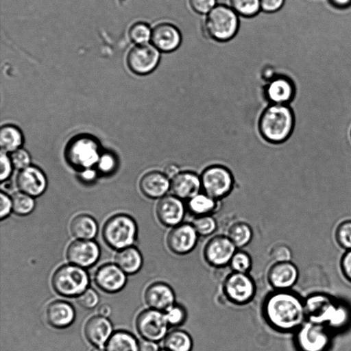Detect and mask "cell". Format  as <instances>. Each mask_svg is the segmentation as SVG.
Returning <instances> with one entry per match:
<instances>
[{"mask_svg":"<svg viewBox=\"0 0 351 351\" xmlns=\"http://www.w3.org/2000/svg\"><path fill=\"white\" fill-rule=\"evenodd\" d=\"M0 217H6L12 210V199L3 192L0 194Z\"/></svg>","mask_w":351,"mask_h":351,"instance_id":"cell-48","label":"cell"},{"mask_svg":"<svg viewBox=\"0 0 351 351\" xmlns=\"http://www.w3.org/2000/svg\"><path fill=\"white\" fill-rule=\"evenodd\" d=\"M106 351H139L136 339L129 332L118 331L110 338Z\"/></svg>","mask_w":351,"mask_h":351,"instance_id":"cell-32","label":"cell"},{"mask_svg":"<svg viewBox=\"0 0 351 351\" xmlns=\"http://www.w3.org/2000/svg\"><path fill=\"white\" fill-rule=\"evenodd\" d=\"M330 342V330L322 324L306 321L295 331L294 343L298 351H327Z\"/></svg>","mask_w":351,"mask_h":351,"instance_id":"cell-8","label":"cell"},{"mask_svg":"<svg viewBox=\"0 0 351 351\" xmlns=\"http://www.w3.org/2000/svg\"><path fill=\"white\" fill-rule=\"evenodd\" d=\"M136 224L130 216L119 214L111 217L104 224L105 241L112 248L124 249L131 245L136 238Z\"/></svg>","mask_w":351,"mask_h":351,"instance_id":"cell-6","label":"cell"},{"mask_svg":"<svg viewBox=\"0 0 351 351\" xmlns=\"http://www.w3.org/2000/svg\"><path fill=\"white\" fill-rule=\"evenodd\" d=\"M159 351H167V350H165V349H163V350H159Z\"/></svg>","mask_w":351,"mask_h":351,"instance_id":"cell-56","label":"cell"},{"mask_svg":"<svg viewBox=\"0 0 351 351\" xmlns=\"http://www.w3.org/2000/svg\"><path fill=\"white\" fill-rule=\"evenodd\" d=\"M227 236L237 249L242 248L251 242L253 230L248 223L237 221L232 223L228 228Z\"/></svg>","mask_w":351,"mask_h":351,"instance_id":"cell-33","label":"cell"},{"mask_svg":"<svg viewBox=\"0 0 351 351\" xmlns=\"http://www.w3.org/2000/svg\"><path fill=\"white\" fill-rule=\"evenodd\" d=\"M262 315L267 325L280 332L298 330L306 321L304 301L291 290H274L265 298Z\"/></svg>","mask_w":351,"mask_h":351,"instance_id":"cell-1","label":"cell"},{"mask_svg":"<svg viewBox=\"0 0 351 351\" xmlns=\"http://www.w3.org/2000/svg\"><path fill=\"white\" fill-rule=\"evenodd\" d=\"M92 351H105L101 347H97L92 350Z\"/></svg>","mask_w":351,"mask_h":351,"instance_id":"cell-55","label":"cell"},{"mask_svg":"<svg viewBox=\"0 0 351 351\" xmlns=\"http://www.w3.org/2000/svg\"><path fill=\"white\" fill-rule=\"evenodd\" d=\"M267 278L274 290H290L298 280L299 271L291 261L275 262L269 268Z\"/></svg>","mask_w":351,"mask_h":351,"instance_id":"cell-18","label":"cell"},{"mask_svg":"<svg viewBox=\"0 0 351 351\" xmlns=\"http://www.w3.org/2000/svg\"><path fill=\"white\" fill-rule=\"evenodd\" d=\"M199 237L192 223L182 222L171 228L167 236L166 243L171 252L183 256L195 248Z\"/></svg>","mask_w":351,"mask_h":351,"instance_id":"cell-13","label":"cell"},{"mask_svg":"<svg viewBox=\"0 0 351 351\" xmlns=\"http://www.w3.org/2000/svg\"><path fill=\"white\" fill-rule=\"evenodd\" d=\"M239 15L228 5L217 4L206 15L203 29L207 36L217 42H227L232 39L239 28Z\"/></svg>","mask_w":351,"mask_h":351,"instance_id":"cell-4","label":"cell"},{"mask_svg":"<svg viewBox=\"0 0 351 351\" xmlns=\"http://www.w3.org/2000/svg\"><path fill=\"white\" fill-rule=\"evenodd\" d=\"M176 298L173 288L163 282L152 283L145 293V300L147 306L162 312L176 303Z\"/></svg>","mask_w":351,"mask_h":351,"instance_id":"cell-22","label":"cell"},{"mask_svg":"<svg viewBox=\"0 0 351 351\" xmlns=\"http://www.w3.org/2000/svg\"><path fill=\"white\" fill-rule=\"evenodd\" d=\"M160 53L152 43L136 45L128 53L127 65L136 75L149 74L158 66Z\"/></svg>","mask_w":351,"mask_h":351,"instance_id":"cell-11","label":"cell"},{"mask_svg":"<svg viewBox=\"0 0 351 351\" xmlns=\"http://www.w3.org/2000/svg\"><path fill=\"white\" fill-rule=\"evenodd\" d=\"M117 265L128 274L138 271L142 266L143 258L139 251L133 247L122 249L115 257Z\"/></svg>","mask_w":351,"mask_h":351,"instance_id":"cell-29","label":"cell"},{"mask_svg":"<svg viewBox=\"0 0 351 351\" xmlns=\"http://www.w3.org/2000/svg\"><path fill=\"white\" fill-rule=\"evenodd\" d=\"M70 229L75 238L90 239L97 234V225L92 217L82 214L75 216L72 219Z\"/></svg>","mask_w":351,"mask_h":351,"instance_id":"cell-28","label":"cell"},{"mask_svg":"<svg viewBox=\"0 0 351 351\" xmlns=\"http://www.w3.org/2000/svg\"><path fill=\"white\" fill-rule=\"evenodd\" d=\"M202 191L200 174L191 170H181L170 180V193L186 202Z\"/></svg>","mask_w":351,"mask_h":351,"instance_id":"cell-19","label":"cell"},{"mask_svg":"<svg viewBox=\"0 0 351 351\" xmlns=\"http://www.w3.org/2000/svg\"><path fill=\"white\" fill-rule=\"evenodd\" d=\"M16 184L20 191L37 197L45 192L47 181L42 170L29 165L20 170L16 177Z\"/></svg>","mask_w":351,"mask_h":351,"instance_id":"cell-20","label":"cell"},{"mask_svg":"<svg viewBox=\"0 0 351 351\" xmlns=\"http://www.w3.org/2000/svg\"><path fill=\"white\" fill-rule=\"evenodd\" d=\"M13 167L22 170L29 166L31 158L29 154L24 149L19 148L12 152L10 156Z\"/></svg>","mask_w":351,"mask_h":351,"instance_id":"cell-41","label":"cell"},{"mask_svg":"<svg viewBox=\"0 0 351 351\" xmlns=\"http://www.w3.org/2000/svg\"><path fill=\"white\" fill-rule=\"evenodd\" d=\"M81 176L86 181H90L92 180L95 177V172L93 171L90 168L84 169Z\"/></svg>","mask_w":351,"mask_h":351,"instance_id":"cell-53","label":"cell"},{"mask_svg":"<svg viewBox=\"0 0 351 351\" xmlns=\"http://www.w3.org/2000/svg\"><path fill=\"white\" fill-rule=\"evenodd\" d=\"M67 258L75 265L87 267L93 265L99 256L97 244L88 240L75 241L70 244L66 252Z\"/></svg>","mask_w":351,"mask_h":351,"instance_id":"cell-21","label":"cell"},{"mask_svg":"<svg viewBox=\"0 0 351 351\" xmlns=\"http://www.w3.org/2000/svg\"><path fill=\"white\" fill-rule=\"evenodd\" d=\"M330 3L336 8L346 9L351 6V0H328Z\"/></svg>","mask_w":351,"mask_h":351,"instance_id":"cell-52","label":"cell"},{"mask_svg":"<svg viewBox=\"0 0 351 351\" xmlns=\"http://www.w3.org/2000/svg\"><path fill=\"white\" fill-rule=\"evenodd\" d=\"M77 302L82 307L90 309L98 304L99 297L94 290L88 289L78 296Z\"/></svg>","mask_w":351,"mask_h":351,"instance_id":"cell-44","label":"cell"},{"mask_svg":"<svg viewBox=\"0 0 351 351\" xmlns=\"http://www.w3.org/2000/svg\"><path fill=\"white\" fill-rule=\"evenodd\" d=\"M295 117L289 105L268 104L258 119L261 138L275 145L285 143L293 133Z\"/></svg>","mask_w":351,"mask_h":351,"instance_id":"cell-3","label":"cell"},{"mask_svg":"<svg viewBox=\"0 0 351 351\" xmlns=\"http://www.w3.org/2000/svg\"><path fill=\"white\" fill-rule=\"evenodd\" d=\"M139 188L150 199H160L170 193V180L163 171L152 170L141 178Z\"/></svg>","mask_w":351,"mask_h":351,"instance_id":"cell-23","label":"cell"},{"mask_svg":"<svg viewBox=\"0 0 351 351\" xmlns=\"http://www.w3.org/2000/svg\"><path fill=\"white\" fill-rule=\"evenodd\" d=\"M285 0H260L261 10L266 13H274L284 5Z\"/></svg>","mask_w":351,"mask_h":351,"instance_id":"cell-47","label":"cell"},{"mask_svg":"<svg viewBox=\"0 0 351 351\" xmlns=\"http://www.w3.org/2000/svg\"><path fill=\"white\" fill-rule=\"evenodd\" d=\"M191 223L199 237L210 236L217 228V221L213 215L194 217Z\"/></svg>","mask_w":351,"mask_h":351,"instance_id":"cell-37","label":"cell"},{"mask_svg":"<svg viewBox=\"0 0 351 351\" xmlns=\"http://www.w3.org/2000/svg\"><path fill=\"white\" fill-rule=\"evenodd\" d=\"M84 332L91 343L101 347L110 336L112 326L106 317L100 315L95 316L88 320Z\"/></svg>","mask_w":351,"mask_h":351,"instance_id":"cell-25","label":"cell"},{"mask_svg":"<svg viewBox=\"0 0 351 351\" xmlns=\"http://www.w3.org/2000/svg\"><path fill=\"white\" fill-rule=\"evenodd\" d=\"M341 268L344 276L351 282V250H348L342 256Z\"/></svg>","mask_w":351,"mask_h":351,"instance_id":"cell-49","label":"cell"},{"mask_svg":"<svg viewBox=\"0 0 351 351\" xmlns=\"http://www.w3.org/2000/svg\"><path fill=\"white\" fill-rule=\"evenodd\" d=\"M271 256L275 262L291 261L292 252L287 245L278 244L272 249Z\"/></svg>","mask_w":351,"mask_h":351,"instance_id":"cell-45","label":"cell"},{"mask_svg":"<svg viewBox=\"0 0 351 351\" xmlns=\"http://www.w3.org/2000/svg\"><path fill=\"white\" fill-rule=\"evenodd\" d=\"M308 321L326 326L330 331L341 330L350 320L347 306L324 292L311 293L304 300Z\"/></svg>","mask_w":351,"mask_h":351,"instance_id":"cell-2","label":"cell"},{"mask_svg":"<svg viewBox=\"0 0 351 351\" xmlns=\"http://www.w3.org/2000/svg\"><path fill=\"white\" fill-rule=\"evenodd\" d=\"M151 43L160 52L170 53L181 45L182 34L173 23L160 22L152 29Z\"/></svg>","mask_w":351,"mask_h":351,"instance_id":"cell-17","label":"cell"},{"mask_svg":"<svg viewBox=\"0 0 351 351\" xmlns=\"http://www.w3.org/2000/svg\"><path fill=\"white\" fill-rule=\"evenodd\" d=\"M335 237L339 245L347 251L351 250V219L341 221L336 228Z\"/></svg>","mask_w":351,"mask_h":351,"instance_id":"cell-40","label":"cell"},{"mask_svg":"<svg viewBox=\"0 0 351 351\" xmlns=\"http://www.w3.org/2000/svg\"><path fill=\"white\" fill-rule=\"evenodd\" d=\"M263 92L268 104L289 105L294 98L295 86L289 75L280 73L267 81Z\"/></svg>","mask_w":351,"mask_h":351,"instance_id":"cell-15","label":"cell"},{"mask_svg":"<svg viewBox=\"0 0 351 351\" xmlns=\"http://www.w3.org/2000/svg\"><path fill=\"white\" fill-rule=\"evenodd\" d=\"M136 328L145 340L158 342L165 339L170 327L165 312L149 308L138 315Z\"/></svg>","mask_w":351,"mask_h":351,"instance_id":"cell-12","label":"cell"},{"mask_svg":"<svg viewBox=\"0 0 351 351\" xmlns=\"http://www.w3.org/2000/svg\"><path fill=\"white\" fill-rule=\"evenodd\" d=\"M86 272L77 265H66L58 268L52 278V286L60 295L73 297L82 294L88 285Z\"/></svg>","mask_w":351,"mask_h":351,"instance_id":"cell-7","label":"cell"},{"mask_svg":"<svg viewBox=\"0 0 351 351\" xmlns=\"http://www.w3.org/2000/svg\"><path fill=\"white\" fill-rule=\"evenodd\" d=\"M11 199L12 210L17 215H26L34 208L35 201L33 197L21 191L14 193Z\"/></svg>","mask_w":351,"mask_h":351,"instance_id":"cell-35","label":"cell"},{"mask_svg":"<svg viewBox=\"0 0 351 351\" xmlns=\"http://www.w3.org/2000/svg\"><path fill=\"white\" fill-rule=\"evenodd\" d=\"M23 142L21 131L12 125H5L0 130V145L5 152H13L20 148Z\"/></svg>","mask_w":351,"mask_h":351,"instance_id":"cell-31","label":"cell"},{"mask_svg":"<svg viewBox=\"0 0 351 351\" xmlns=\"http://www.w3.org/2000/svg\"><path fill=\"white\" fill-rule=\"evenodd\" d=\"M237 251V247L227 235H216L209 239L204 246L203 255L211 267L221 268L229 265L230 260Z\"/></svg>","mask_w":351,"mask_h":351,"instance_id":"cell-14","label":"cell"},{"mask_svg":"<svg viewBox=\"0 0 351 351\" xmlns=\"http://www.w3.org/2000/svg\"><path fill=\"white\" fill-rule=\"evenodd\" d=\"M152 29L147 23L136 22L129 29L130 38L136 45L148 43L151 40Z\"/></svg>","mask_w":351,"mask_h":351,"instance_id":"cell-36","label":"cell"},{"mask_svg":"<svg viewBox=\"0 0 351 351\" xmlns=\"http://www.w3.org/2000/svg\"><path fill=\"white\" fill-rule=\"evenodd\" d=\"M139 351H159L156 342L145 340L139 343Z\"/></svg>","mask_w":351,"mask_h":351,"instance_id":"cell-51","label":"cell"},{"mask_svg":"<svg viewBox=\"0 0 351 351\" xmlns=\"http://www.w3.org/2000/svg\"><path fill=\"white\" fill-rule=\"evenodd\" d=\"M0 162H1V174L0 179L1 182L6 180L11 175L12 170V164L10 159L6 152L1 150L0 154Z\"/></svg>","mask_w":351,"mask_h":351,"instance_id":"cell-46","label":"cell"},{"mask_svg":"<svg viewBox=\"0 0 351 351\" xmlns=\"http://www.w3.org/2000/svg\"><path fill=\"white\" fill-rule=\"evenodd\" d=\"M202 191L221 201L232 191L235 180L231 170L221 164H213L205 167L200 173Z\"/></svg>","mask_w":351,"mask_h":351,"instance_id":"cell-5","label":"cell"},{"mask_svg":"<svg viewBox=\"0 0 351 351\" xmlns=\"http://www.w3.org/2000/svg\"><path fill=\"white\" fill-rule=\"evenodd\" d=\"M98 312L100 316L106 317L110 315L111 308L108 304H103L99 308Z\"/></svg>","mask_w":351,"mask_h":351,"instance_id":"cell-54","label":"cell"},{"mask_svg":"<svg viewBox=\"0 0 351 351\" xmlns=\"http://www.w3.org/2000/svg\"><path fill=\"white\" fill-rule=\"evenodd\" d=\"M220 201L201 191L185 202L187 213L194 217L213 215L219 207Z\"/></svg>","mask_w":351,"mask_h":351,"instance_id":"cell-26","label":"cell"},{"mask_svg":"<svg viewBox=\"0 0 351 351\" xmlns=\"http://www.w3.org/2000/svg\"><path fill=\"white\" fill-rule=\"evenodd\" d=\"M163 344L167 351H191L193 343L188 332L176 328L169 331Z\"/></svg>","mask_w":351,"mask_h":351,"instance_id":"cell-30","label":"cell"},{"mask_svg":"<svg viewBox=\"0 0 351 351\" xmlns=\"http://www.w3.org/2000/svg\"><path fill=\"white\" fill-rule=\"evenodd\" d=\"M181 169L180 167L176 165L175 163H169L163 169L164 173L167 176V178L171 180L176 175H177Z\"/></svg>","mask_w":351,"mask_h":351,"instance_id":"cell-50","label":"cell"},{"mask_svg":"<svg viewBox=\"0 0 351 351\" xmlns=\"http://www.w3.org/2000/svg\"><path fill=\"white\" fill-rule=\"evenodd\" d=\"M226 299L235 305H245L254 298L256 286L249 274L232 271L225 278L222 285Z\"/></svg>","mask_w":351,"mask_h":351,"instance_id":"cell-10","label":"cell"},{"mask_svg":"<svg viewBox=\"0 0 351 351\" xmlns=\"http://www.w3.org/2000/svg\"><path fill=\"white\" fill-rule=\"evenodd\" d=\"M186 213L185 202L171 193L159 199L156 207L159 222L170 228L184 222Z\"/></svg>","mask_w":351,"mask_h":351,"instance_id":"cell-16","label":"cell"},{"mask_svg":"<svg viewBox=\"0 0 351 351\" xmlns=\"http://www.w3.org/2000/svg\"><path fill=\"white\" fill-rule=\"evenodd\" d=\"M230 6L239 15L251 18L261 11L260 0H229Z\"/></svg>","mask_w":351,"mask_h":351,"instance_id":"cell-34","label":"cell"},{"mask_svg":"<svg viewBox=\"0 0 351 351\" xmlns=\"http://www.w3.org/2000/svg\"><path fill=\"white\" fill-rule=\"evenodd\" d=\"M100 156L99 145L89 136H80L72 139L66 149L67 162L73 167L86 169L97 165Z\"/></svg>","mask_w":351,"mask_h":351,"instance_id":"cell-9","label":"cell"},{"mask_svg":"<svg viewBox=\"0 0 351 351\" xmlns=\"http://www.w3.org/2000/svg\"><path fill=\"white\" fill-rule=\"evenodd\" d=\"M229 266L232 271L249 274L252 267V260L246 252L237 250L232 257Z\"/></svg>","mask_w":351,"mask_h":351,"instance_id":"cell-39","label":"cell"},{"mask_svg":"<svg viewBox=\"0 0 351 351\" xmlns=\"http://www.w3.org/2000/svg\"><path fill=\"white\" fill-rule=\"evenodd\" d=\"M49 323L56 328L69 326L75 317V312L69 303L64 301H55L49 304L46 311Z\"/></svg>","mask_w":351,"mask_h":351,"instance_id":"cell-27","label":"cell"},{"mask_svg":"<svg viewBox=\"0 0 351 351\" xmlns=\"http://www.w3.org/2000/svg\"><path fill=\"white\" fill-rule=\"evenodd\" d=\"M165 315L170 328H177L183 325L187 319L186 308L177 302L165 311Z\"/></svg>","mask_w":351,"mask_h":351,"instance_id":"cell-38","label":"cell"},{"mask_svg":"<svg viewBox=\"0 0 351 351\" xmlns=\"http://www.w3.org/2000/svg\"><path fill=\"white\" fill-rule=\"evenodd\" d=\"M95 282L101 289L114 293L123 287L126 282V276L119 266L106 264L100 267L96 271Z\"/></svg>","mask_w":351,"mask_h":351,"instance_id":"cell-24","label":"cell"},{"mask_svg":"<svg viewBox=\"0 0 351 351\" xmlns=\"http://www.w3.org/2000/svg\"><path fill=\"white\" fill-rule=\"evenodd\" d=\"M188 2L193 12L204 15H206L217 5V0H188Z\"/></svg>","mask_w":351,"mask_h":351,"instance_id":"cell-42","label":"cell"},{"mask_svg":"<svg viewBox=\"0 0 351 351\" xmlns=\"http://www.w3.org/2000/svg\"><path fill=\"white\" fill-rule=\"evenodd\" d=\"M97 165L101 172L110 173L115 169L117 160L113 154L106 152L100 155Z\"/></svg>","mask_w":351,"mask_h":351,"instance_id":"cell-43","label":"cell"}]
</instances>
